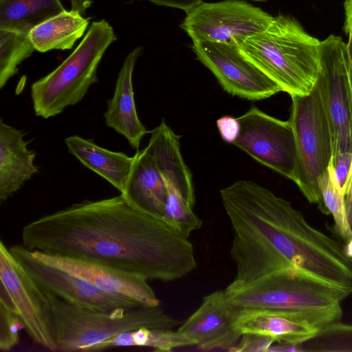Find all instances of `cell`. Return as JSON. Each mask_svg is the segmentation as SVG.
I'll return each mask as SVG.
<instances>
[{
	"label": "cell",
	"mask_w": 352,
	"mask_h": 352,
	"mask_svg": "<svg viewBox=\"0 0 352 352\" xmlns=\"http://www.w3.org/2000/svg\"><path fill=\"white\" fill-rule=\"evenodd\" d=\"M30 250L100 263L148 280L173 281L197 267L188 239L122 194L85 200L25 225Z\"/></svg>",
	"instance_id": "6da1fadb"
},
{
	"label": "cell",
	"mask_w": 352,
	"mask_h": 352,
	"mask_svg": "<svg viewBox=\"0 0 352 352\" xmlns=\"http://www.w3.org/2000/svg\"><path fill=\"white\" fill-rule=\"evenodd\" d=\"M224 291L235 310L267 311L319 329L340 318L349 296L295 267Z\"/></svg>",
	"instance_id": "7a4b0ae2"
},
{
	"label": "cell",
	"mask_w": 352,
	"mask_h": 352,
	"mask_svg": "<svg viewBox=\"0 0 352 352\" xmlns=\"http://www.w3.org/2000/svg\"><path fill=\"white\" fill-rule=\"evenodd\" d=\"M320 43L295 18L278 14L264 31L236 45L248 61L292 96L314 89L320 71Z\"/></svg>",
	"instance_id": "3957f363"
},
{
	"label": "cell",
	"mask_w": 352,
	"mask_h": 352,
	"mask_svg": "<svg viewBox=\"0 0 352 352\" xmlns=\"http://www.w3.org/2000/svg\"><path fill=\"white\" fill-rule=\"evenodd\" d=\"M42 289L52 311L56 351H96L102 343L124 332L142 327L173 329L180 324L160 305L100 311L74 305Z\"/></svg>",
	"instance_id": "277c9868"
},
{
	"label": "cell",
	"mask_w": 352,
	"mask_h": 352,
	"mask_svg": "<svg viewBox=\"0 0 352 352\" xmlns=\"http://www.w3.org/2000/svg\"><path fill=\"white\" fill-rule=\"evenodd\" d=\"M116 39L112 26L105 19L93 22L72 54L31 85L35 115L47 119L80 102L89 87L98 80L100 63Z\"/></svg>",
	"instance_id": "5b68a950"
},
{
	"label": "cell",
	"mask_w": 352,
	"mask_h": 352,
	"mask_svg": "<svg viewBox=\"0 0 352 352\" xmlns=\"http://www.w3.org/2000/svg\"><path fill=\"white\" fill-rule=\"evenodd\" d=\"M289 121L293 128L296 165L294 182L306 199L316 204L324 214L325 207L318 184L333 155V134L322 88L318 79L307 95L290 96Z\"/></svg>",
	"instance_id": "8992f818"
},
{
	"label": "cell",
	"mask_w": 352,
	"mask_h": 352,
	"mask_svg": "<svg viewBox=\"0 0 352 352\" xmlns=\"http://www.w3.org/2000/svg\"><path fill=\"white\" fill-rule=\"evenodd\" d=\"M0 280V298L17 314L31 340L50 351H56L54 318L47 298L2 241Z\"/></svg>",
	"instance_id": "52a82bcc"
},
{
	"label": "cell",
	"mask_w": 352,
	"mask_h": 352,
	"mask_svg": "<svg viewBox=\"0 0 352 352\" xmlns=\"http://www.w3.org/2000/svg\"><path fill=\"white\" fill-rule=\"evenodd\" d=\"M273 16L245 1L201 2L186 13L180 28L192 41L236 44L264 31Z\"/></svg>",
	"instance_id": "ba28073f"
},
{
	"label": "cell",
	"mask_w": 352,
	"mask_h": 352,
	"mask_svg": "<svg viewBox=\"0 0 352 352\" xmlns=\"http://www.w3.org/2000/svg\"><path fill=\"white\" fill-rule=\"evenodd\" d=\"M346 44L335 35L320 43V84L333 134V155L352 152V94ZM332 155V156H333Z\"/></svg>",
	"instance_id": "9c48e42d"
},
{
	"label": "cell",
	"mask_w": 352,
	"mask_h": 352,
	"mask_svg": "<svg viewBox=\"0 0 352 352\" xmlns=\"http://www.w3.org/2000/svg\"><path fill=\"white\" fill-rule=\"evenodd\" d=\"M238 119L241 131L233 144L260 164L293 181L296 148L290 121L272 117L255 107Z\"/></svg>",
	"instance_id": "30bf717a"
},
{
	"label": "cell",
	"mask_w": 352,
	"mask_h": 352,
	"mask_svg": "<svg viewBox=\"0 0 352 352\" xmlns=\"http://www.w3.org/2000/svg\"><path fill=\"white\" fill-rule=\"evenodd\" d=\"M9 249L41 287L74 305L100 311L129 309L142 305L126 296L104 291L66 270L43 262L22 244Z\"/></svg>",
	"instance_id": "8fae6325"
},
{
	"label": "cell",
	"mask_w": 352,
	"mask_h": 352,
	"mask_svg": "<svg viewBox=\"0 0 352 352\" xmlns=\"http://www.w3.org/2000/svg\"><path fill=\"white\" fill-rule=\"evenodd\" d=\"M191 48L228 94L258 100L282 91L281 88L248 61L234 43L193 41Z\"/></svg>",
	"instance_id": "7c38bea8"
},
{
	"label": "cell",
	"mask_w": 352,
	"mask_h": 352,
	"mask_svg": "<svg viewBox=\"0 0 352 352\" xmlns=\"http://www.w3.org/2000/svg\"><path fill=\"white\" fill-rule=\"evenodd\" d=\"M234 319L225 291H215L204 297L200 306L177 331L199 350L230 351L241 337L234 327Z\"/></svg>",
	"instance_id": "4fadbf2b"
},
{
	"label": "cell",
	"mask_w": 352,
	"mask_h": 352,
	"mask_svg": "<svg viewBox=\"0 0 352 352\" xmlns=\"http://www.w3.org/2000/svg\"><path fill=\"white\" fill-rule=\"evenodd\" d=\"M31 251L43 262L66 270L104 291L126 296L145 305H160L148 280L141 276L92 261Z\"/></svg>",
	"instance_id": "5bb4252c"
},
{
	"label": "cell",
	"mask_w": 352,
	"mask_h": 352,
	"mask_svg": "<svg viewBox=\"0 0 352 352\" xmlns=\"http://www.w3.org/2000/svg\"><path fill=\"white\" fill-rule=\"evenodd\" d=\"M143 50L136 47L126 57L118 73L113 97L107 100L105 124L123 135L131 147L138 150L142 138L150 133L140 121L135 104L133 73Z\"/></svg>",
	"instance_id": "9a60e30c"
},
{
	"label": "cell",
	"mask_w": 352,
	"mask_h": 352,
	"mask_svg": "<svg viewBox=\"0 0 352 352\" xmlns=\"http://www.w3.org/2000/svg\"><path fill=\"white\" fill-rule=\"evenodd\" d=\"M22 130L0 119V200L6 201L38 171L36 153L28 148Z\"/></svg>",
	"instance_id": "2e32d148"
},
{
	"label": "cell",
	"mask_w": 352,
	"mask_h": 352,
	"mask_svg": "<svg viewBox=\"0 0 352 352\" xmlns=\"http://www.w3.org/2000/svg\"><path fill=\"white\" fill-rule=\"evenodd\" d=\"M134 156L124 196L139 209L163 220L168 195L167 182L146 147L137 150Z\"/></svg>",
	"instance_id": "e0dca14e"
},
{
	"label": "cell",
	"mask_w": 352,
	"mask_h": 352,
	"mask_svg": "<svg viewBox=\"0 0 352 352\" xmlns=\"http://www.w3.org/2000/svg\"><path fill=\"white\" fill-rule=\"evenodd\" d=\"M146 148L152 154L168 186L173 188L192 206L195 201V189L190 171L180 151L179 140L165 121L150 131Z\"/></svg>",
	"instance_id": "ac0fdd59"
},
{
	"label": "cell",
	"mask_w": 352,
	"mask_h": 352,
	"mask_svg": "<svg viewBox=\"0 0 352 352\" xmlns=\"http://www.w3.org/2000/svg\"><path fill=\"white\" fill-rule=\"evenodd\" d=\"M68 151L83 166L101 176L122 195H125L135 160L122 152L109 151L91 139L77 135L65 139Z\"/></svg>",
	"instance_id": "d6986e66"
},
{
	"label": "cell",
	"mask_w": 352,
	"mask_h": 352,
	"mask_svg": "<svg viewBox=\"0 0 352 352\" xmlns=\"http://www.w3.org/2000/svg\"><path fill=\"white\" fill-rule=\"evenodd\" d=\"M233 309L234 327L241 336L255 333L280 344L300 345L314 338L320 330L308 323L267 311Z\"/></svg>",
	"instance_id": "ffe728a7"
},
{
	"label": "cell",
	"mask_w": 352,
	"mask_h": 352,
	"mask_svg": "<svg viewBox=\"0 0 352 352\" xmlns=\"http://www.w3.org/2000/svg\"><path fill=\"white\" fill-rule=\"evenodd\" d=\"M89 18L78 12L65 10L32 28L29 38L40 52L72 49L86 32Z\"/></svg>",
	"instance_id": "44dd1931"
},
{
	"label": "cell",
	"mask_w": 352,
	"mask_h": 352,
	"mask_svg": "<svg viewBox=\"0 0 352 352\" xmlns=\"http://www.w3.org/2000/svg\"><path fill=\"white\" fill-rule=\"evenodd\" d=\"M65 10L60 0H0V29L29 33Z\"/></svg>",
	"instance_id": "7402d4cb"
},
{
	"label": "cell",
	"mask_w": 352,
	"mask_h": 352,
	"mask_svg": "<svg viewBox=\"0 0 352 352\" xmlns=\"http://www.w3.org/2000/svg\"><path fill=\"white\" fill-rule=\"evenodd\" d=\"M188 346L194 345L177 330L142 327L122 333L106 340L98 346L96 351L113 347L143 346L151 348L156 351L166 352Z\"/></svg>",
	"instance_id": "603a6c76"
},
{
	"label": "cell",
	"mask_w": 352,
	"mask_h": 352,
	"mask_svg": "<svg viewBox=\"0 0 352 352\" xmlns=\"http://www.w3.org/2000/svg\"><path fill=\"white\" fill-rule=\"evenodd\" d=\"M29 33L0 29V88L19 72V65L29 58L35 49Z\"/></svg>",
	"instance_id": "cb8c5ba5"
},
{
	"label": "cell",
	"mask_w": 352,
	"mask_h": 352,
	"mask_svg": "<svg viewBox=\"0 0 352 352\" xmlns=\"http://www.w3.org/2000/svg\"><path fill=\"white\" fill-rule=\"evenodd\" d=\"M318 184L325 207L333 217L336 232L346 243L352 239V227L347 215L345 195L331 163L319 177Z\"/></svg>",
	"instance_id": "d4e9b609"
},
{
	"label": "cell",
	"mask_w": 352,
	"mask_h": 352,
	"mask_svg": "<svg viewBox=\"0 0 352 352\" xmlns=\"http://www.w3.org/2000/svg\"><path fill=\"white\" fill-rule=\"evenodd\" d=\"M192 206L173 188L168 186L163 220L175 231L188 238L202 226V220Z\"/></svg>",
	"instance_id": "484cf974"
},
{
	"label": "cell",
	"mask_w": 352,
	"mask_h": 352,
	"mask_svg": "<svg viewBox=\"0 0 352 352\" xmlns=\"http://www.w3.org/2000/svg\"><path fill=\"white\" fill-rule=\"evenodd\" d=\"M22 329L24 326L17 314L0 298V349L2 351H8L18 344Z\"/></svg>",
	"instance_id": "4316f807"
},
{
	"label": "cell",
	"mask_w": 352,
	"mask_h": 352,
	"mask_svg": "<svg viewBox=\"0 0 352 352\" xmlns=\"http://www.w3.org/2000/svg\"><path fill=\"white\" fill-rule=\"evenodd\" d=\"M274 342V339L267 336L255 333H244L238 343L230 351H270Z\"/></svg>",
	"instance_id": "83f0119b"
},
{
	"label": "cell",
	"mask_w": 352,
	"mask_h": 352,
	"mask_svg": "<svg viewBox=\"0 0 352 352\" xmlns=\"http://www.w3.org/2000/svg\"><path fill=\"white\" fill-rule=\"evenodd\" d=\"M351 159L352 152H343L333 155L330 162L333 167L338 183L344 195Z\"/></svg>",
	"instance_id": "f1b7e54d"
},
{
	"label": "cell",
	"mask_w": 352,
	"mask_h": 352,
	"mask_svg": "<svg viewBox=\"0 0 352 352\" xmlns=\"http://www.w3.org/2000/svg\"><path fill=\"white\" fill-rule=\"evenodd\" d=\"M217 127L222 140L230 144H234L238 138L241 125L238 118L223 116L216 121Z\"/></svg>",
	"instance_id": "f546056e"
},
{
	"label": "cell",
	"mask_w": 352,
	"mask_h": 352,
	"mask_svg": "<svg viewBox=\"0 0 352 352\" xmlns=\"http://www.w3.org/2000/svg\"><path fill=\"white\" fill-rule=\"evenodd\" d=\"M147 1L157 6L175 8L184 10L186 14L200 4L201 0H138Z\"/></svg>",
	"instance_id": "4dcf8cb0"
},
{
	"label": "cell",
	"mask_w": 352,
	"mask_h": 352,
	"mask_svg": "<svg viewBox=\"0 0 352 352\" xmlns=\"http://www.w3.org/2000/svg\"><path fill=\"white\" fill-rule=\"evenodd\" d=\"M345 199L347 215L349 223L352 227V159L349 173L346 184Z\"/></svg>",
	"instance_id": "1f68e13d"
},
{
	"label": "cell",
	"mask_w": 352,
	"mask_h": 352,
	"mask_svg": "<svg viewBox=\"0 0 352 352\" xmlns=\"http://www.w3.org/2000/svg\"><path fill=\"white\" fill-rule=\"evenodd\" d=\"M345 23L344 30L346 34L352 33V0H345Z\"/></svg>",
	"instance_id": "d6a6232c"
},
{
	"label": "cell",
	"mask_w": 352,
	"mask_h": 352,
	"mask_svg": "<svg viewBox=\"0 0 352 352\" xmlns=\"http://www.w3.org/2000/svg\"><path fill=\"white\" fill-rule=\"evenodd\" d=\"M71 10L84 15L86 10L91 6L92 0H70Z\"/></svg>",
	"instance_id": "836d02e7"
},
{
	"label": "cell",
	"mask_w": 352,
	"mask_h": 352,
	"mask_svg": "<svg viewBox=\"0 0 352 352\" xmlns=\"http://www.w3.org/2000/svg\"><path fill=\"white\" fill-rule=\"evenodd\" d=\"M344 249L346 255L352 259V239L346 242Z\"/></svg>",
	"instance_id": "e575fe53"
},
{
	"label": "cell",
	"mask_w": 352,
	"mask_h": 352,
	"mask_svg": "<svg viewBox=\"0 0 352 352\" xmlns=\"http://www.w3.org/2000/svg\"><path fill=\"white\" fill-rule=\"evenodd\" d=\"M348 72H349V80L350 89H351V94H352V61L351 60L349 56V61H348Z\"/></svg>",
	"instance_id": "d590c367"
},
{
	"label": "cell",
	"mask_w": 352,
	"mask_h": 352,
	"mask_svg": "<svg viewBox=\"0 0 352 352\" xmlns=\"http://www.w3.org/2000/svg\"><path fill=\"white\" fill-rule=\"evenodd\" d=\"M349 36V41L346 43V47L349 53V58L352 61V33L347 34Z\"/></svg>",
	"instance_id": "8d00e7d4"
},
{
	"label": "cell",
	"mask_w": 352,
	"mask_h": 352,
	"mask_svg": "<svg viewBox=\"0 0 352 352\" xmlns=\"http://www.w3.org/2000/svg\"><path fill=\"white\" fill-rule=\"evenodd\" d=\"M252 1H267V0H252Z\"/></svg>",
	"instance_id": "74e56055"
}]
</instances>
